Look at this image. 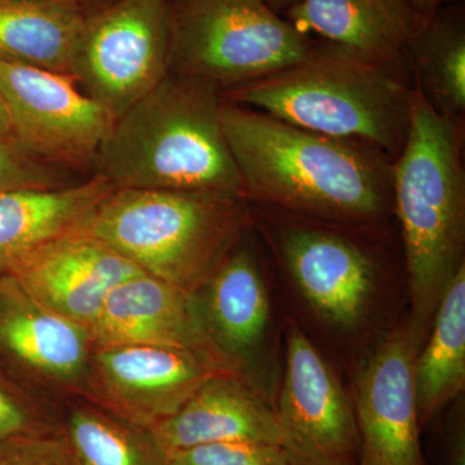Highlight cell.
I'll return each mask as SVG.
<instances>
[{"label":"cell","instance_id":"6da1fadb","mask_svg":"<svg viewBox=\"0 0 465 465\" xmlns=\"http://www.w3.org/2000/svg\"><path fill=\"white\" fill-rule=\"evenodd\" d=\"M226 142L249 200L345 224L379 222L391 206L393 159L381 149L223 103Z\"/></svg>","mask_w":465,"mask_h":465},{"label":"cell","instance_id":"7a4b0ae2","mask_svg":"<svg viewBox=\"0 0 465 465\" xmlns=\"http://www.w3.org/2000/svg\"><path fill=\"white\" fill-rule=\"evenodd\" d=\"M223 103L217 85L168 73L115 119L94 173L114 189L246 195L223 128Z\"/></svg>","mask_w":465,"mask_h":465},{"label":"cell","instance_id":"3957f363","mask_svg":"<svg viewBox=\"0 0 465 465\" xmlns=\"http://www.w3.org/2000/svg\"><path fill=\"white\" fill-rule=\"evenodd\" d=\"M407 54L375 61L329 43L295 65L223 92V99L305 130L375 146L396 159L409 133L415 79Z\"/></svg>","mask_w":465,"mask_h":465},{"label":"cell","instance_id":"277c9868","mask_svg":"<svg viewBox=\"0 0 465 465\" xmlns=\"http://www.w3.org/2000/svg\"><path fill=\"white\" fill-rule=\"evenodd\" d=\"M391 206L405 244L409 327L420 349L464 264L465 173L460 124L437 113L416 84L405 145L391 164Z\"/></svg>","mask_w":465,"mask_h":465},{"label":"cell","instance_id":"5b68a950","mask_svg":"<svg viewBox=\"0 0 465 465\" xmlns=\"http://www.w3.org/2000/svg\"><path fill=\"white\" fill-rule=\"evenodd\" d=\"M249 224L241 193L114 189L84 232L143 273L197 293Z\"/></svg>","mask_w":465,"mask_h":465},{"label":"cell","instance_id":"8992f818","mask_svg":"<svg viewBox=\"0 0 465 465\" xmlns=\"http://www.w3.org/2000/svg\"><path fill=\"white\" fill-rule=\"evenodd\" d=\"M168 42L170 73L222 92L295 65L322 45L265 0H168Z\"/></svg>","mask_w":465,"mask_h":465},{"label":"cell","instance_id":"52a82bcc","mask_svg":"<svg viewBox=\"0 0 465 465\" xmlns=\"http://www.w3.org/2000/svg\"><path fill=\"white\" fill-rule=\"evenodd\" d=\"M168 56V0H113L85 21L70 76L116 119L170 73Z\"/></svg>","mask_w":465,"mask_h":465},{"label":"cell","instance_id":"ba28073f","mask_svg":"<svg viewBox=\"0 0 465 465\" xmlns=\"http://www.w3.org/2000/svg\"><path fill=\"white\" fill-rule=\"evenodd\" d=\"M0 100L21 145L74 173L94 170L115 119L69 75L0 58Z\"/></svg>","mask_w":465,"mask_h":465},{"label":"cell","instance_id":"9c48e42d","mask_svg":"<svg viewBox=\"0 0 465 465\" xmlns=\"http://www.w3.org/2000/svg\"><path fill=\"white\" fill-rule=\"evenodd\" d=\"M223 369L179 349L149 345L94 347L82 397L109 414L150 430L173 416Z\"/></svg>","mask_w":465,"mask_h":465},{"label":"cell","instance_id":"30bf717a","mask_svg":"<svg viewBox=\"0 0 465 465\" xmlns=\"http://www.w3.org/2000/svg\"><path fill=\"white\" fill-rule=\"evenodd\" d=\"M275 414L282 448L295 465H358L360 433L353 403L320 351L292 327Z\"/></svg>","mask_w":465,"mask_h":465},{"label":"cell","instance_id":"8fae6325","mask_svg":"<svg viewBox=\"0 0 465 465\" xmlns=\"http://www.w3.org/2000/svg\"><path fill=\"white\" fill-rule=\"evenodd\" d=\"M94 351L91 330L33 298L14 275L0 274V361L45 399L82 397Z\"/></svg>","mask_w":465,"mask_h":465},{"label":"cell","instance_id":"7c38bea8","mask_svg":"<svg viewBox=\"0 0 465 465\" xmlns=\"http://www.w3.org/2000/svg\"><path fill=\"white\" fill-rule=\"evenodd\" d=\"M409 326L390 333L358 379V465H425L412 365L418 353Z\"/></svg>","mask_w":465,"mask_h":465},{"label":"cell","instance_id":"4fadbf2b","mask_svg":"<svg viewBox=\"0 0 465 465\" xmlns=\"http://www.w3.org/2000/svg\"><path fill=\"white\" fill-rule=\"evenodd\" d=\"M91 335L94 347L179 349L240 372L210 335L197 295L153 275L139 274L119 284L91 327Z\"/></svg>","mask_w":465,"mask_h":465},{"label":"cell","instance_id":"5bb4252c","mask_svg":"<svg viewBox=\"0 0 465 465\" xmlns=\"http://www.w3.org/2000/svg\"><path fill=\"white\" fill-rule=\"evenodd\" d=\"M143 273L118 251L84 231L50 242L9 272L34 299L90 330L110 293Z\"/></svg>","mask_w":465,"mask_h":465},{"label":"cell","instance_id":"9a60e30c","mask_svg":"<svg viewBox=\"0 0 465 465\" xmlns=\"http://www.w3.org/2000/svg\"><path fill=\"white\" fill-rule=\"evenodd\" d=\"M280 247L291 277L320 316L341 327L360 322L375 283V266L360 244L338 232L289 224Z\"/></svg>","mask_w":465,"mask_h":465},{"label":"cell","instance_id":"2e32d148","mask_svg":"<svg viewBox=\"0 0 465 465\" xmlns=\"http://www.w3.org/2000/svg\"><path fill=\"white\" fill-rule=\"evenodd\" d=\"M149 432L164 454L217 442L282 446L274 407L240 372L213 375Z\"/></svg>","mask_w":465,"mask_h":465},{"label":"cell","instance_id":"e0dca14e","mask_svg":"<svg viewBox=\"0 0 465 465\" xmlns=\"http://www.w3.org/2000/svg\"><path fill=\"white\" fill-rule=\"evenodd\" d=\"M282 16L300 33L375 61L405 57L423 25L410 0H298Z\"/></svg>","mask_w":465,"mask_h":465},{"label":"cell","instance_id":"ac0fdd59","mask_svg":"<svg viewBox=\"0 0 465 465\" xmlns=\"http://www.w3.org/2000/svg\"><path fill=\"white\" fill-rule=\"evenodd\" d=\"M113 191L108 180L94 173L58 188L0 192V274L9 273L50 242L84 231Z\"/></svg>","mask_w":465,"mask_h":465},{"label":"cell","instance_id":"d6986e66","mask_svg":"<svg viewBox=\"0 0 465 465\" xmlns=\"http://www.w3.org/2000/svg\"><path fill=\"white\" fill-rule=\"evenodd\" d=\"M243 237L195 293L210 335L241 374L264 341L271 316L264 277Z\"/></svg>","mask_w":465,"mask_h":465},{"label":"cell","instance_id":"ffe728a7","mask_svg":"<svg viewBox=\"0 0 465 465\" xmlns=\"http://www.w3.org/2000/svg\"><path fill=\"white\" fill-rule=\"evenodd\" d=\"M92 12L79 0H0V58L70 76Z\"/></svg>","mask_w":465,"mask_h":465},{"label":"cell","instance_id":"44dd1931","mask_svg":"<svg viewBox=\"0 0 465 465\" xmlns=\"http://www.w3.org/2000/svg\"><path fill=\"white\" fill-rule=\"evenodd\" d=\"M419 425L427 427L465 384V264L450 281L412 365Z\"/></svg>","mask_w":465,"mask_h":465},{"label":"cell","instance_id":"7402d4cb","mask_svg":"<svg viewBox=\"0 0 465 465\" xmlns=\"http://www.w3.org/2000/svg\"><path fill=\"white\" fill-rule=\"evenodd\" d=\"M407 58L428 103L440 115L460 124L465 113L463 9L440 8L418 30Z\"/></svg>","mask_w":465,"mask_h":465},{"label":"cell","instance_id":"603a6c76","mask_svg":"<svg viewBox=\"0 0 465 465\" xmlns=\"http://www.w3.org/2000/svg\"><path fill=\"white\" fill-rule=\"evenodd\" d=\"M60 430L82 465H166L149 430L79 397L64 401Z\"/></svg>","mask_w":465,"mask_h":465},{"label":"cell","instance_id":"cb8c5ba5","mask_svg":"<svg viewBox=\"0 0 465 465\" xmlns=\"http://www.w3.org/2000/svg\"><path fill=\"white\" fill-rule=\"evenodd\" d=\"M60 432V409L0 369V440Z\"/></svg>","mask_w":465,"mask_h":465},{"label":"cell","instance_id":"d4e9b609","mask_svg":"<svg viewBox=\"0 0 465 465\" xmlns=\"http://www.w3.org/2000/svg\"><path fill=\"white\" fill-rule=\"evenodd\" d=\"M81 182L74 171L51 163L14 137L0 139V192L9 189L58 188Z\"/></svg>","mask_w":465,"mask_h":465},{"label":"cell","instance_id":"484cf974","mask_svg":"<svg viewBox=\"0 0 465 465\" xmlns=\"http://www.w3.org/2000/svg\"><path fill=\"white\" fill-rule=\"evenodd\" d=\"M166 465H295L282 446L217 442L166 452Z\"/></svg>","mask_w":465,"mask_h":465},{"label":"cell","instance_id":"4316f807","mask_svg":"<svg viewBox=\"0 0 465 465\" xmlns=\"http://www.w3.org/2000/svg\"><path fill=\"white\" fill-rule=\"evenodd\" d=\"M0 465H82L63 434L0 440Z\"/></svg>","mask_w":465,"mask_h":465},{"label":"cell","instance_id":"83f0119b","mask_svg":"<svg viewBox=\"0 0 465 465\" xmlns=\"http://www.w3.org/2000/svg\"><path fill=\"white\" fill-rule=\"evenodd\" d=\"M445 465H465V428L463 418H459L449 433Z\"/></svg>","mask_w":465,"mask_h":465},{"label":"cell","instance_id":"f1b7e54d","mask_svg":"<svg viewBox=\"0 0 465 465\" xmlns=\"http://www.w3.org/2000/svg\"><path fill=\"white\" fill-rule=\"evenodd\" d=\"M410 3L421 23L425 24L442 8L443 0H410Z\"/></svg>","mask_w":465,"mask_h":465},{"label":"cell","instance_id":"f546056e","mask_svg":"<svg viewBox=\"0 0 465 465\" xmlns=\"http://www.w3.org/2000/svg\"><path fill=\"white\" fill-rule=\"evenodd\" d=\"M5 137L14 136H12L7 112H5V105H3L2 100H0V139H5Z\"/></svg>","mask_w":465,"mask_h":465},{"label":"cell","instance_id":"4dcf8cb0","mask_svg":"<svg viewBox=\"0 0 465 465\" xmlns=\"http://www.w3.org/2000/svg\"><path fill=\"white\" fill-rule=\"evenodd\" d=\"M265 2L268 3L275 12H278L280 15H283L284 12L292 7L298 0H265Z\"/></svg>","mask_w":465,"mask_h":465},{"label":"cell","instance_id":"1f68e13d","mask_svg":"<svg viewBox=\"0 0 465 465\" xmlns=\"http://www.w3.org/2000/svg\"><path fill=\"white\" fill-rule=\"evenodd\" d=\"M79 2L84 3L92 11H97V9L103 8L104 5H109L113 0H79Z\"/></svg>","mask_w":465,"mask_h":465}]
</instances>
